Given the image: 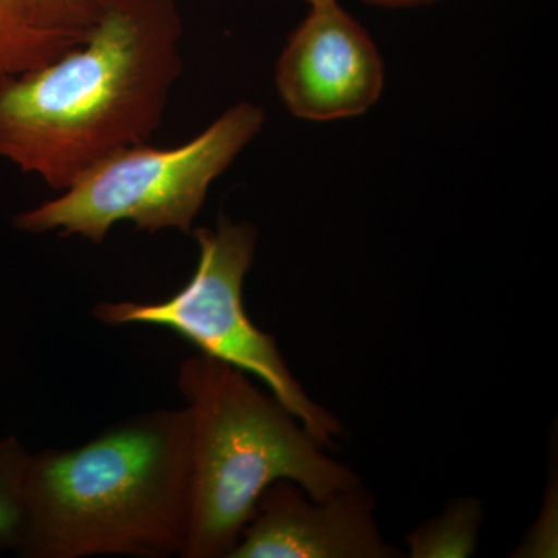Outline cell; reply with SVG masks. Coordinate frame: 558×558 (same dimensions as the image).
<instances>
[{"instance_id":"6da1fadb","label":"cell","mask_w":558,"mask_h":558,"mask_svg":"<svg viewBox=\"0 0 558 558\" xmlns=\"http://www.w3.org/2000/svg\"><path fill=\"white\" fill-rule=\"evenodd\" d=\"M175 0H100L83 43L0 83V157L64 191L159 130L182 60Z\"/></svg>"},{"instance_id":"7a4b0ae2","label":"cell","mask_w":558,"mask_h":558,"mask_svg":"<svg viewBox=\"0 0 558 558\" xmlns=\"http://www.w3.org/2000/svg\"><path fill=\"white\" fill-rule=\"evenodd\" d=\"M189 521V411H148L32 454L17 556L182 557Z\"/></svg>"},{"instance_id":"3957f363","label":"cell","mask_w":558,"mask_h":558,"mask_svg":"<svg viewBox=\"0 0 558 558\" xmlns=\"http://www.w3.org/2000/svg\"><path fill=\"white\" fill-rule=\"evenodd\" d=\"M178 387L190 416V521L182 557L229 558L275 481H293L314 498L363 486L248 374L199 354L180 365Z\"/></svg>"},{"instance_id":"277c9868","label":"cell","mask_w":558,"mask_h":558,"mask_svg":"<svg viewBox=\"0 0 558 558\" xmlns=\"http://www.w3.org/2000/svg\"><path fill=\"white\" fill-rule=\"evenodd\" d=\"M263 109L238 102L197 137L178 148L146 143L110 154L78 175L57 199L21 213L14 227L27 233L60 231L101 244L117 223L157 233H190L209 186L263 128Z\"/></svg>"},{"instance_id":"5b68a950","label":"cell","mask_w":558,"mask_h":558,"mask_svg":"<svg viewBox=\"0 0 558 558\" xmlns=\"http://www.w3.org/2000/svg\"><path fill=\"white\" fill-rule=\"evenodd\" d=\"M199 247L196 271L163 301L100 303L92 314L108 326L150 325L170 329L201 354L255 376L322 447L344 433L339 418L310 398L290 373L277 340L248 317L244 281L255 259L258 231L220 216L215 229L193 231Z\"/></svg>"},{"instance_id":"8992f818","label":"cell","mask_w":558,"mask_h":558,"mask_svg":"<svg viewBox=\"0 0 558 558\" xmlns=\"http://www.w3.org/2000/svg\"><path fill=\"white\" fill-rule=\"evenodd\" d=\"M384 83L376 44L337 0L312 7L277 64L279 97L303 120L362 116L379 100Z\"/></svg>"},{"instance_id":"52a82bcc","label":"cell","mask_w":558,"mask_h":558,"mask_svg":"<svg viewBox=\"0 0 558 558\" xmlns=\"http://www.w3.org/2000/svg\"><path fill=\"white\" fill-rule=\"evenodd\" d=\"M374 517L365 487L314 498L290 480L271 483L256 502L229 558H398Z\"/></svg>"},{"instance_id":"ba28073f","label":"cell","mask_w":558,"mask_h":558,"mask_svg":"<svg viewBox=\"0 0 558 558\" xmlns=\"http://www.w3.org/2000/svg\"><path fill=\"white\" fill-rule=\"evenodd\" d=\"M84 38L44 27L33 0H0V83L47 64Z\"/></svg>"},{"instance_id":"9c48e42d","label":"cell","mask_w":558,"mask_h":558,"mask_svg":"<svg viewBox=\"0 0 558 558\" xmlns=\"http://www.w3.org/2000/svg\"><path fill=\"white\" fill-rule=\"evenodd\" d=\"M483 506L475 498L451 501L407 535L411 558H469L478 550Z\"/></svg>"},{"instance_id":"30bf717a","label":"cell","mask_w":558,"mask_h":558,"mask_svg":"<svg viewBox=\"0 0 558 558\" xmlns=\"http://www.w3.org/2000/svg\"><path fill=\"white\" fill-rule=\"evenodd\" d=\"M32 453L14 436L0 439V550L21 548L25 532V476Z\"/></svg>"},{"instance_id":"8fae6325","label":"cell","mask_w":558,"mask_h":558,"mask_svg":"<svg viewBox=\"0 0 558 558\" xmlns=\"http://www.w3.org/2000/svg\"><path fill=\"white\" fill-rule=\"evenodd\" d=\"M36 14L50 31L86 36L97 21L100 0H33Z\"/></svg>"},{"instance_id":"7c38bea8","label":"cell","mask_w":558,"mask_h":558,"mask_svg":"<svg viewBox=\"0 0 558 558\" xmlns=\"http://www.w3.org/2000/svg\"><path fill=\"white\" fill-rule=\"evenodd\" d=\"M557 487L548 492V501L543 506L542 515L524 539L517 557H556L557 550Z\"/></svg>"},{"instance_id":"4fadbf2b","label":"cell","mask_w":558,"mask_h":558,"mask_svg":"<svg viewBox=\"0 0 558 558\" xmlns=\"http://www.w3.org/2000/svg\"><path fill=\"white\" fill-rule=\"evenodd\" d=\"M362 2L381 7V9H413V7L429 5L438 0H362Z\"/></svg>"},{"instance_id":"5bb4252c","label":"cell","mask_w":558,"mask_h":558,"mask_svg":"<svg viewBox=\"0 0 558 558\" xmlns=\"http://www.w3.org/2000/svg\"><path fill=\"white\" fill-rule=\"evenodd\" d=\"M312 7L315 5H325V3L336 2V0H307Z\"/></svg>"}]
</instances>
